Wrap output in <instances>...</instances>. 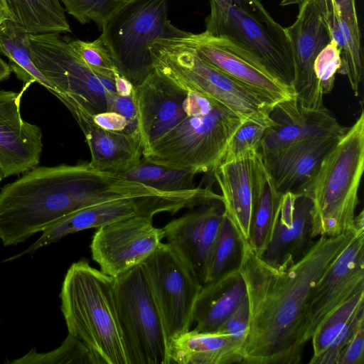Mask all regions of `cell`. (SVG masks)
<instances>
[{"mask_svg": "<svg viewBox=\"0 0 364 364\" xmlns=\"http://www.w3.org/2000/svg\"><path fill=\"white\" fill-rule=\"evenodd\" d=\"M360 233L320 236L287 267L274 266L242 240L240 272L250 308L245 364H298L302 359L315 287Z\"/></svg>", "mask_w": 364, "mask_h": 364, "instance_id": "1", "label": "cell"}, {"mask_svg": "<svg viewBox=\"0 0 364 364\" xmlns=\"http://www.w3.org/2000/svg\"><path fill=\"white\" fill-rule=\"evenodd\" d=\"M159 191L89 163L35 167L0 191V240L16 245L56 220L114 199L159 195Z\"/></svg>", "mask_w": 364, "mask_h": 364, "instance_id": "2", "label": "cell"}, {"mask_svg": "<svg viewBox=\"0 0 364 364\" xmlns=\"http://www.w3.org/2000/svg\"><path fill=\"white\" fill-rule=\"evenodd\" d=\"M185 87V116L152 144L143 157L156 164L188 170L196 175L213 173L245 120L218 101Z\"/></svg>", "mask_w": 364, "mask_h": 364, "instance_id": "3", "label": "cell"}, {"mask_svg": "<svg viewBox=\"0 0 364 364\" xmlns=\"http://www.w3.org/2000/svg\"><path fill=\"white\" fill-rule=\"evenodd\" d=\"M113 283V277L80 260L68 269L60 294L68 333L87 346L97 364H129Z\"/></svg>", "mask_w": 364, "mask_h": 364, "instance_id": "4", "label": "cell"}, {"mask_svg": "<svg viewBox=\"0 0 364 364\" xmlns=\"http://www.w3.org/2000/svg\"><path fill=\"white\" fill-rule=\"evenodd\" d=\"M364 170V112L323 159L304 195L311 201L313 239L353 231Z\"/></svg>", "mask_w": 364, "mask_h": 364, "instance_id": "5", "label": "cell"}, {"mask_svg": "<svg viewBox=\"0 0 364 364\" xmlns=\"http://www.w3.org/2000/svg\"><path fill=\"white\" fill-rule=\"evenodd\" d=\"M210 3L205 31L226 38L271 75L292 87L294 60L286 29L274 20L260 0Z\"/></svg>", "mask_w": 364, "mask_h": 364, "instance_id": "6", "label": "cell"}, {"mask_svg": "<svg viewBox=\"0 0 364 364\" xmlns=\"http://www.w3.org/2000/svg\"><path fill=\"white\" fill-rule=\"evenodd\" d=\"M31 60L55 87L73 116L107 110L106 96L116 92L114 81L93 72L60 33H27Z\"/></svg>", "mask_w": 364, "mask_h": 364, "instance_id": "7", "label": "cell"}, {"mask_svg": "<svg viewBox=\"0 0 364 364\" xmlns=\"http://www.w3.org/2000/svg\"><path fill=\"white\" fill-rule=\"evenodd\" d=\"M119 74L134 87L153 71L149 44L159 38L182 37L188 32L168 18L167 0H134L125 4L102 28Z\"/></svg>", "mask_w": 364, "mask_h": 364, "instance_id": "8", "label": "cell"}, {"mask_svg": "<svg viewBox=\"0 0 364 364\" xmlns=\"http://www.w3.org/2000/svg\"><path fill=\"white\" fill-rule=\"evenodd\" d=\"M153 68L172 80L225 105L245 120L272 107L260 97L202 59L179 37L149 46Z\"/></svg>", "mask_w": 364, "mask_h": 364, "instance_id": "9", "label": "cell"}, {"mask_svg": "<svg viewBox=\"0 0 364 364\" xmlns=\"http://www.w3.org/2000/svg\"><path fill=\"white\" fill-rule=\"evenodd\" d=\"M113 289L129 364H170L169 343L141 264L114 277Z\"/></svg>", "mask_w": 364, "mask_h": 364, "instance_id": "10", "label": "cell"}, {"mask_svg": "<svg viewBox=\"0 0 364 364\" xmlns=\"http://www.w3.org/2000/svg\"><path fill=\"white\" fill-rule=\"evenodd\" d=\"M212 197L208 188L173 192L162 196L125 198L107 200L79 209L56 220L41 232V236L26 250L33 254L38 248L59 241L78 231L98 228L133 216L152 217L159 213H176L208 202Z\"/></svg>", "mask_w": 364, "mask_h": 364, "instance_id": "11", "label": "cell"}, {"mask_svg": "<svg viewBox=\"0 0 364 364\" xmlns=\"http://www.w3.org/2000/svg\"><path fill=\"white\" fill-rule=\"evenodd\" d=\"M141 265L170 343L191 329L202 286L167 242H161Z\"/></svg>", "mask_w": 364, "mask_h": 364, "instance_id": "12", "label": "cell"}, {"mask_svg": "<svg viewBox=\"0 0 364 364\" xmlns=\"http://www.w3.org/2000/svg\"><path fill=\"white\" fill-rule=\"evenodd\" d=\"M294 23L285 28L294 60L292 87L295 97L304 107H323V93L314 70V60L331 41L332 34L323 0H305L299 6Z\"/></svg>", "mask_w": 364, "mask_h": 364, "instance_id": "13", "label": "cell"}, {"mask_svg": "<svg viewBox=\"0 0 364 364\" xmlns=\"http://www.w3.org/2000/svg\"><path fill=\"white\" fill-rule=\"evenodd\" d=\"M152 217L133 216L97 228L90 244L92 257L112 277L141 264L164 238Z\"/></svg>", "mask_w": 364, "mask_h": 364, "instance_id": "14", "label": "cell"}, {"mask_svg": "<svg viewBox=\"0 0 364 364\" xmlns=\"http://www.w3.org/2000/svg\"><path fill=\"white\" fill-rule=\"evenodd\" d=\"M202 59L264 100L271 107L295 97L293 88L282 82L223 37L187 33L179 37Z\"/></svg>", "mask_w": 364, "mask_h": 364, "instance_id": "15", "label": "cell"}, {"mask_svg": "<svg viewBox=\"0 0 364 364\" xmlns=\"http://www.w3.org/2000/svg\"><path fill=\"white\" fill-rule=\"evenodd\" d=\"M225 218L223 201L195 207L163 228L164 238L201 286L205 283L208 257Z\"/></svg>", "mask_w": 364, "mask_h": 364, "instance_id": "16", "label": "cell"}, {"mask_svg": "<svg viewBox=\"0 0 364 364\" xmlns=\"http://www.w3.org/2000/svg\"><path fill=\"white\" fill-rule=\"evenodd\" d=\"M0 90V173L3 178L23 173L36 167L43 149L42 132L25 121L20 111L24 91Z\"/></svg>", "mask_w": 364, "mask_h": 364, "instance_id": "17", "label": "cell"}, {"mask_svg": "<svg viewBox=\"0 0 364 364\" xmlns=\"http://www.w3.org/2000/svg\"><path fill=\"white\" fill-rule=\"evenodd\" d=\"M364 289V234L355 237L315 287L309 306L307 342L323 321Z\"/></svg>", "mask_w": 364, "mask_h": 364, "instance_id": "18", "label": "cell"}, {"mask_svg": "<svg viewBox=\"0 0 364 364\" xmlns=\"http://www.w3.org/2000/svg\"><path fill=\"white\" fill-rule=\"evenodd\" d=\"M343 135L305 139L277 151L261 154L277 191L282 195L288 192L304 194L325 156Z\"/></svg>", "mask_w": 364, "mask_h": 364, "instance_id": "19", "label": "cell"}, {"mask_svg": "<svg viewBox=\"0 0 364 364\" xmlns=\"http://www.w3.org/2000/svg\"><path fill=\"white\" fill-rule=\"evenodd\" d=\"M269 116L274 124L267 129L262 139L259 151L262 154L305 139L343 135L348 129L325 106L306 108L295 97L275 105Z\"/></svg>", "mask_w": 364, "mask_h": 364, "instance_id": "20", "label": "cell"}, {"mask_svg": "<svg viewBox=\"0 0 364 364\" xmlns=\"http://www.w3.org/2000/svg\"><path fill=\"white\" fill-rule=\"evenodd\" d=\"M311 201L304 194H283L271 240L262 258L287 267L300 259L314 241L311 237Z\"/></svg>", "mask_w": 364, "mask_h": 364, "instance_id": "21", "label": "cell"}, {"mask_svg": "<svg viewBox=\"0 0 364 364\" xmlns=\"http://www.w3.org/2000/svg\"><path fill=\"white\" fill-rule=\"evenodd\" d=\"M89 146L95 168L121 174L134 168L143 156L138 129L132 132H117L95 126L87 118L76 120Z\"/></svg>", "mask_w": 364, "mask_h": 364, "instance_id": "22", "label": "cell"}, {"mask_svg": "<svg viewBox=\"0 0 364 364\" xmlns=\"http://www.w3.org/2000/svg\"><path fill=\"white\" fill-rule=\"evenodd\" d=\"M256 155L223 161L213 173L222 193L225 215L244 241L249 238Z\"/></svg>", "mask_w": 364, "mask_h": 364, "instance_id": "23", "label": "cell"}, {"mask_svg": "<svg viewBox=\"0 0 364 364\" xmlns=\"http://www.w3.org/2000/svg\"><path fill=\"white\" fill-rule=\"evenodd\" d=\"M247 296L246 286L240 269L202 286L197 297L193 329L215 333Z\"/></svg>", "mask_w": 364, "mask_h": 364, "instance_id": "24", "label": "cell"}, {"mask_svg": "<svg viewBox=\"0 0 364 364\" xmlns=\"http://www.w3.org/2000/svg\"><path fill=\"white\" fill-rule=\"evenodd\" d=\"M168 355L171 363H242L244 345L227 334L190 329L170 341Z\"/></svg>", "mask_w": 364, "mask_h": 364, "instance_id": "25", "label": "cell"}, {"mask_svg": "<svg viewBox=\"0 0 364 364\" xmlns=\"http://www.w3.org/2000/svg\"><path fill=\"white\" fill-rule=\"evenodd\" d=\"M282 196L277 191L259 151L255 161L253 205L247 241L259 257L263 256L271 240Z\"/></svg>", "mask_w": 364, "mask_h": 364, "instance_id": "26", "label": "cell"}, {"mask_svg": "<svg viewBox=\"0 0 364 364\" xmlns=\"http://www.w3.org/2000/svg\"><path fill=\"white\" fill-rule=\"evenodd\" d=\"M28 33L8 20L0 28V53L9 60L11 72L24 84L37 82L58 97L55 87L41 73L33 64L25 42Z\"/></svg>", "mask_w": 364, "mask_h": 364, "instance_id": "27", "label": "cell"}, {"mask_svg": "<svg viewBox=\"0 0 364 364\" xmlns=\"http://www.w3.org/2000/svg\"><path fill=\"white\" fill-rule=\"evenodd\" d=\"M0 6L28 33L71 32L65 16L57 14L41 0H0Z\"/></svg>", "mask_w": 364, "mask_h": 364, "instance_id": "28", "label": "cell"}, {"mask_svg": "<svg viewBox=\"0 0 364 364\" xmlns=\"http://www.w3.org/2000/svg\"><path fill=\"white\" fill-rule=\"evenodd\" d=\"M242 256V240L225 215L208 257L205 284L240 269Z\"/></svg>", "mask_w": 364, "mask_h": 364, "instance_id": "29", "label": "cell"}, {"mask_svg": "<svg viewBox=\"0 0 364 364\" xmlns=\"http://www.w3.org/2000/svg\"><path fill=\"white\" fill-rule=\"evenodd\" d=\"M117 175L162 192H178L195 188L196 174L193 172L158 165L144 157L132 169Z\"/></svg>", "mask_w": 364, "mask_h": 364, "instance_id": "30", "label": "cell"}, {"mask_svg": "<svg viewBox=\"0 0 364 364\" xmlns=\"http://www.w3.org/2000/svg\"><path fill=\"white\" fill-rule=\"evenodd\" d=\"M362 314H364V289L358 291L334 309L314 333L311 338L313 355L309 363L314 364L346 325Z\"/></svg>", "mask_w": 364, "mask_h": 364, "instance_id": "31", "label": "cell"}, {"mask_svg": "<svg viewBox=\"0 0 364 364\" xmlns=\"http://www.w3.org/2000/svg\"><path fill=\"white\" fill-rule=\"evenodd\" d=\"M271 109L243 121L232 137L223 162L254 157L259 152L267 129L274 124L269 116Z\"/></svg>", "mask_w": 364, "mask_h": 364, "instance_id": "32", "label": "cell"}, {"mask_svg": "<svg viewBox=\"0 0 364 364\" xmlns=\"http://www.w3.org/2000/svg\"><path fill=\"white\" fill-rule=\"evenodd\" d=\"M338 25L342 33L338 48L341 58L338 73L347 75L354 95L358 96L363 72L359 25L347 21L341 16L338 18Z\"/></svg>", "mask_w": 364, "mask_h": 364, "instance_id": "33", "label": "cell"}, {"mask_svg": "<svg viewBox=\"0 0 364 364\" xmlns=\"http://www.w3.org/2000/svg\"><path fill=\"white\" fill-rule=\"evenodd\" d=\"M14 364H97L87 346L68 333L62 345L49 353H38L33 348L23 357L14 360Z\"/></svg>", "mask_w": 364, "mask_h": 364, "instance_id": "34", "label": "cell"}, {"mask_svg": "<svg viewBox=\"0 0 364 364\" xmlns=\"http://www.w3.org/2000/svg\"><path fill=\"white\" fill-rule=\"evenodd\" d=\"M70 43L85 63L98 75L113 80L120 75L111 51L100 36L93 41H70Z\"/></svg>", "mask_w": 364, "mask_h": 364, "instance_id": "35", "label": "cell"}, {"mask_svg": "<svg viewBox=\"0 0 364 364\" xmlns=\"http://www.w3.org/2000/svg\"><path fill=\"white\" fill-rule=\"evenodd\" d=\"M80 23L94 21L102 28L125 4L124 0H60Z\"/></svg>", "mask_w": 364, "mask_h": 364, "instance_id": "36", "label": "cell"}, {"mask_svg": "<svg viewBox=\"0 0 364 364\" xmlns=\"http://www.w3.org/2000/svg\"><path fill=\"white\" fill-rule=\"evenodd\" d=\"M341 67L340 50L332 38L321 50L314 63V70L323 95L330 93L334 86L336 74Z\"/></svg>", "mask_w": 364, "mask_h": 364, "instance_id": "37", "label": "cell"}, {"mask_svg": "<svg viewBox=\"0 0 364 364\" xmlns=\"http://www.w3.org/2000/svg\"><path fill=\"white\" fill-rule=\"evenodd\" d=\"M250 308L247 296L217 332L232 337L242 343L245 347L248 336Z\"/></svg>", "mask_w": 364, "mask_h": 364, "instance_id": "38", "label": "cell"}, {"mask_svg": "<svg viewBox=\"0 0 364 364\" xmlns=\"http://www.w3.org/2000/svg\"><path fill=\"white\" fill-rule=\"evenodd\" d=\"M364 363V319L361 320L341 350L338 364Z\"/></svg>", "mask_w": 364, "mask_h": 364, "instance_id": "39", "label": "cell"}, {"mask_svg": "<svg viewBox=\"0 0 364 364\" xmlns=\"http://www.w3.org/2000/svg\"><path fill=\"white\" fill-rule=\"evenodd\" d=\"M84 118L89 119L95 126L108 131L132 132L137 129L136 125L114 112L105 111Z\"/></svg>", "mask_w": 364, "mask_h": 364, "instance_id": "40", "label": "cell"}, {"mask_svg": "<svg viewBox=\"0 0 364 364\" xmlns=\"http://www.w3.org/2000/svg\"><path fill=\"white\" fill-rule=\"evenodd\" d=\"M106 111L117 112L124 117L132 124L137 126L136 109L134 95L122 96L114 92L109 93L106 96Z\"/></svg>", "mask_w": 364, "mask_h": 364, "instance_id": "41", "label": "cell"}, {"mask_svg": "<svg viewBox=\"0 0 364 364\" xmlns=\"http://www.w3.org/2000/svg\"><path fill=\"white\" fill-rule=\"evenodd\" d=\"M341 17L351 23H358L355 0H333Z\"/></svg>", "mask_w": 364, "mask_h": 364, "instance_id": "42", "label": "cell"}, {"mask_svg": "<svg viewBox=\"0 0 364 364\" xmlns=\"http://www.w3.org/2000/svg\"><path fill=\"white\" fill-rule=\"evenodd\" d=\"M114 87L116 92L119 95L132 96L134 93V85L121 75L114 78Z\"/></svg>", "mask_w": 364, "mask_h": 364, "instance_id": "43", "label": "cell"}, {"mask_svg": "<svg viewBox=\"0 0 364 364\" xmlns=\"http://www.w3.org/2000/svg\"><path fill=\"white\" fill-rule=\"evenodd\" d=\"M43 3H44L46 6L50 8L57 14L65 16V11L60 5L58 0H41Z\"/></svg>", "mask_w": 364, "mask_h": 364, "instance_id": "44", "label": "cell"}, {"mask_svg": "<svg viewBox=\"0 0 364 364\" xmlns=\"http://www.w3.org/2000/svg\"><path fill=\"white\" fill-rule=\"evenodd\" d=\"M11 73L9 64L0 57V81L7 79Z\"/></svg>", "mask_w": 364, "mask_h": 364, "instance_id": "45", "label": "cell"}, {"mask_svg": "<svg viewBox=\"0 0 364 364\" xmlns=\"http://www.w3.org/2000/svg\"><path fill=\"white\" fill-rule=\"evenodd\" d=\"M354 229L358 232H364V213L361 210L358 215L354 218Z\"/></svg>", "mask_w": 364, "mask_h": 364, "instance_id": "46", "label": "cell"}, {"mask_svg": "<svg viewBox=\"0 0 364 364\" xmlns=\"http://www.w3.org/2000/svg\"><path fill=\"white\" fill-rule=\"evenodd\" d=\"M8 20H11L14 21L11 14L7 10L0 6V28L3 23Z\"/></svg>", "mask_w": 364, "mask_h": 364, "instance_id": "47", "label": "cell"}, {"mask_svg": "<svg viewBox=\"0 0 364 364\" xmlns=\"http://www.w3.org/2000/svg\"><path fill=\"white\" fill-rule=\"evenodd\" d=\"M305 0H282L281 2L282 6H287L291 4H297L301 6Z\"/></svg>", "mask_w": 364, "mask_h": 364, "instance_id": "48", "label": "cell"}, {"mask_svg": "<svg viewBox=\"0 0 364 364\" xmlns=\"http://www.w3.org/2000/svg\"><path fill=\"white\" fill-rule=\"evenodd\" d=\"M4 178L2 177L1 174L0 173V182L1 181V180L3 179Z\"/></svg>", "mask_w": 364, "mask_h": 364, "instance_id": "49", "label": "cell"}, {"mask_svg": "<svg viewBox=\"0 0 364 364\" xmlns=\"http://www.w3.org/2000/svg\"><path fill=\"white\" fill-rule=\"evenodd\" d=\"M126 2H129V1H134V0H124Z\"/></svg>", "mask_w": 364, "mask_h": 364, "instance_id": "50", "label": "cell"}]
</instances>
